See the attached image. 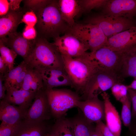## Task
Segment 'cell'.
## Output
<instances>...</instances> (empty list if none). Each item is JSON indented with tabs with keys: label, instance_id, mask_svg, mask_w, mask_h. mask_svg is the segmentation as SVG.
<instances>
[{
	"label": "cell",
	"instance_id": "3",
	"mask_svg": "<svg viewBox=\"0 0 136 136\" xmlns=\"http://www.w3.org/2000/svg\"><path fill=\"white\" fill-rule=\"evenodd\" d=\"M27 66L39 72L49 68H63L61 54L46 39L37 37L33 48L23 60Z\"/></svg>",
	"mask_w": 136,
	"mask_h": 136
},
{
	"label": "cell",
	"instance_id": "14",
	"mask_svg": "<svg viewBox=\"0 0 136 136\" xmlns=\"http://www.w3.org/2000/svg\"><path fill=\"white\" fill-rule=\"evenodd\" d=\"M103 13L132 20L136 15V0H108Z\"/></svg>",
	"mask_w": 136,
	"mask_h": 136
},
{
	"label": "cell",
	"instance_id": "34",
	"mask_svg": "<svg viewBox=\"0 0 136 136\" xmlns=\"http://www.w3.org/2000/svg\"><path fill=\"white\" fill-rule=\"evenodd\" d=\"M128 91L132 104L131 117L135 119H136V90L128 89Z\"/></svg>",
	"mask_w": 136,
	"mask_h": 136
},
{
	"label": "cell",
	"instance_id": "21",
	"mask_svg": "<svg viewBox=\"0 0 136 136\" xmlns=\"http://www.w3.org/2000/svg\"><path fill=\"white\" fill-rule=\"evenodd\" d=\"M44 121L23 120L17 126L14 136H44L47 132V128Z\"/></svg>",
	"mask_w": 136,
	"mask_h": 136
},
{
	"label": "cell",
	"instance_id": "5",
	"mask_svg": "<svg viewBox=\"0 0 136 136\" xmlns=\"http://www.w3.org/2000/svg\"><path fill=\"white\" fill-rule=\"evenodd\" d=\"M66 33L75 37L91 52H94L105 47L108 41V38L99 28L91 24L75 23L70 26Z\"/></svg>",
	"mask_w": 136,
	"mask_h": 136
},
{
	"label": "cell",
	"instance_id": "11",
	"mask_svg": "<svg viewBox=\"0 0 136 136\" xmlns=\"http://www.w3.org/2000/svg\"><path fill=\"white\" fill-rule=\"evenodd\" d=\"M52 116L45 88L37 92L28 109L24 121L40 122L50 119Z\"/></svg>",
	"mask_w": 136,
	"mask_h": 136
},
{
	"label": "cell",
	"instance_id": "31",
	"mask_svg": "<svg viewBox=\"0 0 136 136\" xmlns=\"http://www.w3.org/2000/svg\"><path fill=\"white\" fill-rule=\"evenodd\" d=\"M37 21V17L36 14L32 11L25 12L22 20V22L24 23L26 25L32 27H35Z\"/></svg>",
	"mask_w": 136,
	"mask_h": 136
},
{
	"label": "cell",
	"instance_id": "42",
	"mask_svg": "<svg viewBox=\"0 0 136 136\" xmlns=\"http://www.w3.org/2000/svg\"><path fill=\"white\" fill-rule=\"evenodd\" d=\"M96 125L95 128L91 136H103L99 128Z\"/></svg>",
	"mask_w": 136,
	"mask_h": 136
},
{
	"label": "cell",
	"instance_id": "27",
	"mask_svg": "<svg viewBox=\"0 0 136 136\" xmlns=\"http://www.w3.org/2000/svg\"><path fill=\"white\" fill-rule=\"evenodd\" d=\"M0 56L7 65L10 71L14 67L15 60L17 54L12 49L9 48L0 42Z\"/></svg>",
	"mask_w": 136,
	"mask_h": 136
},
{
	"label": "cell",
	"instance_id": "35",
	"mask_svg": "<svg viewBox=\"0 0 136 136\" xmlns=\"http://www.w3.org/2000/svg\"><path fill=\"white\" fill-rule=\"evenodd\" d=\"M96 124L99 128L103 136H115L103 121H99L96 123Z\"/></svg>",
	"mask_w": 136,
	"mask_h": 136
},
{
	"label": "cell",
	"instance_id": "16",
	"mask_svg": "<svg viewBox=\"0 0 136 136\" xmlns=\"http://www.w3.org/2000/svg\"><path fill=\"white\" fill-rule=\"evenodd\" d=\"M27 111L19 107L7 102L4 99L0 102V120L8 125L16 126L23 121Z\"/></svg>",
	"mask_w": 136,
	"mask_h": 136
},
{
	"label": "cell",
	"instance_id": "37",
	"mask_svg": "<svg viewBox=\"0 0 136 136\" xmlns=\"http://www.w3.org/2000/svg\"><path fill=\"white\" fill-rule=\"evenodd\" d=\"M121 84V83L116 84L111 88L112 94L117 100L120 101L122 99L120 89Z\"/></svg>",
	"mask_w": 136,
	"mask_h": 136
},
{
	"label": "cell",
	"instance_id": "44",
	"mask_svg": "<svg viewBox=\"0 0 136 136\" xmlns=\"http://www.w3.org/2000/svg\"><path fill=\"white\" fill-rule=\"evenodd\" d=\"M134 78V79L136 80V77Z\"/></svg>",
	"mask_w": 136,
	"mask_h": 136
},
{
	"label": "cell",
	"instance_id": "12",
	"mask_svg": "<svg viewBox=\"0 0 136 136\" xmlns=\"http://www.w3.org/2000/svg\"><path fill=\"white\" fill-rule=\"evenodd\" d=\"M77 108L89 122L95 123L105 120V106L104 101L98 96L85 100L79 101Z\"/></svg>",
	"mask_w": 136,
	"mask_h": 136
},
{
	"label": "cell",
	"instance_id": "41",
	"mask_svg": "<svg viewBox=\"0 0 136 136\" xmlns=\"http://www.w3.org/2000/svg\"><path fill=\"white\" fill-rule=\"evenodd\" d=\"M129 128L130 133L133 136H136V121L131 122L130 127Z\"/></svg>",
	"mask_w": 136,
	"mask_h": 136
},
{
	"label": "cell",
	"instance_id": "13",
	"mask_svg": "<svg viewBox=\"0 0 136 136\" xmlns=\"http://www.w3.org/2000/svg\"><path fill=\"white\" fill-rule=\"evenodd\" d=\"M35 40H27L23 37L22 33L16 31L10 34L5 38L0 39V42L12 49L24 60L32 51Z\"/></svg>",
	"mask_w": 136,
	"mask_h": 136
},
{
	"label": "cell",
	"instance_id": "43",
	"mask_svg": "<svg viewBox=\"0 0 136 136\" xmlns=\"http://www.w3.org/2000/svg\"><path fill=\"white\" fill-rule=\"evenodd\" d=\"M127 86L128 89H130L136 90V80L134 79L130 84Z\"/></svg>",
	"mask_w": 136,
	"mask_h": 136
},
{
	"label": "cell",
	"instance_id": "25",
	"mask_svg": "<svg viewBox=\"0 0 136 136\" xmlns=\"http://www.w3.org/2000/svg\"><path fill=\"white\" fill-rule=\"evenodd\" d=\"M120 75L123 79L128 77H136V53L133 55L126 54L125 56Z\"/></svg>",
	"mask_w": 136,
	"mask_h": 136
},
{
	"label": "cell",
	"instance_id": "32",
	"mask_svg": "<svg viewBox=\"0 0 136 136\" xmlns=\"http://www.w3.org/2000/svg\"><path fill=\"white\" fill-rule=\"evenodd\" d=\"M17 125H10L1 122L0 125V136H14Z\"/></svg>",
	"mask_w": 136,
	"mask_h": 136
},
{
	"label": "cell",
	"instance_id": "17",
	"mask_svg": "<svg viewBox=\"0 0 136 136\" xmlns=\"http://www.w3.org/2000/svg\"><path fill=\"white\" fill-rule=\"evenodd\" d=\"M101 95L104 102L106 125L115 136H120L121 124L118 112L111 102L108 93L104 92Z\"/></svg>",
	"mask_w": 136,
	"mask_h": 136
},
{
	"label": "cell",
	"instance_id": "2",
	"mask_svg": "<svg viewBox=\"0 0 136 136\" xmlns=\"http://www.w3.org/2000/svg\"><path fill=\"white\" fill-rule=\"evenodd\" d=\"M87 52L84 56L76 58L61 55L63 68L71 81V87L82 96L88 80L99 68L88 56Z\"/></svg>",
	"mask_w": 136,
	"mask_h": 136
},
{
	"label": "cell",
	"instance_id": "1",
	"mask_svg": "<svg viewBox=\"0 0 136 136\" xmlns=\"http://www.w3.org/2000/svg\"><path fill=\"white\" fill-rule=\"evenodd\" d=\"M35 13L38 19L35 26L37 37L47 40L50 38L54 39L62 33H65L70 27L62 17L58 6V0H51Z\"/></svg>",
	"mask_w": 136,
	"mask_h": 136
},
{
	"label": "cell",
	"instance_id": "40",
	"mask_svg": "<svg viewBox=\"0 0 136 136\" xmlns=\"http://www.w3.org/2000/svg\"><path fill=\"white\" fill-rule=\"evenodd\" d=\"M9 71L7 65L2 57L0 56V74L4 75Z\"/></svg>",
	"mask_w": 136,
	"mask_h": 136
},
{
	"label": "cell",
	"instance_id": "10",
	"mask_svg": "<svg viewBox=\"0 0 136 136\" xmlns=\"http://www.w3.org/2000/svg\"><path fill=\"white\" fill-rule=\"evenodd\" d=\"M52 43L61 54L73 58L84 56L89 48L71 34L66 33L53 39Z\"/></svg>",
	"mask_w": 136,
	"mask_h": 136
},
{
	"label": "cell",
	"instance_id": "30",
	"mask_svg": "<svg viewBox=\"0 0 136 136\" xmlns=\"http://www.w3.org/2000/svg\"><path fill=\"white\" fill-rule=\"evenodd\" d=\"M51 0H23V6L22 8L26 12L32 11L35 13L45 7Z\"/></svg>",
	"mask_w": 136,
	"mask_h": 136
},
{
	"label": "cell",
	"instance_id": "18",
	"mask_svg": "<svg viewBox=\"0 0 136 136\" xmlns=\"http://www.w3.org/2000/svg\"><path fill=\"white\" fill-rule=\"evenodd\" d=\"M26 12L22 7L20 10H9L5 15L0 17V39L7 37L10 34L16 32L17 28Z\"/></svg>",
	"mask_w": 136,
	"mask_h": 136
},
{
	"label": "cell",
	"instance_id": "24",
	"mask_svg": "<svg viewBox=\"0 0 136 136\" xmlns=\"http://www.w3.org/2000/svg\"><path fill=\"white\" fill-rule=\"evenodd\" d=\"M51 130L57 136H74L71 122L65 117L56 119Z\"/></svg>",
	"mask_w": 136,
	"mask_h": 136
},
{
	"label": "cell",
	"instance_id": "36",
	"mask_svg": "<svg viewBox=\"0 0 136 136\" xmlns=\"http://www.w3.org/2000/svg\"><path fill=\"white\" fill-rule=\"evenodd\" d=\"M10 10L9 4V1L0 0V17L6 15Z\"/></svg>",
	"mask_w": 136,
	"mask_h": 136
},
{
	"label": "cell",
	"instance_id": "38",
	"mask_svg": "<svg viewBox=\"0 0 136 136\" xmlns=\"http://www.w3.org/2000/svg\"><path fill=\"white\" fill-rule=\"evenodd\" d=\"M22 0H10L9 1L10 10L14 11H17L21 9L22 8L20 6V4Z\"/></svg>",
	"mask_w": 136,
	"mask_h": 136
},
{
	"label": "cell",
	"instance_id": "33",
	"mask_svg": "<svg viewBox=\"0 0 136 136\" xmlns=\"http://www.w3.org/2000/svg\"><path fill=\"white\" fill-rule=\"evenodd\" d=\"M22 35L24 38L29 40L35 39L37 37V32L35 27L26 25Z\"/></svg>",
	"mask_w": 136,
	"mask_h": 136
},
{
	"label": "cell",
	"instance_id": "15",
	"mask_svg": "<svg viewBox=\"0 0 136 136\" xmlns=\"http://www.w3.org/2000/svg\"><path fill=\"white\" fill-rule=\"evenodd\" d=\"M39 72L46 90L59 86H72L71 81L64 68L47 69Z\"/></svg>",
	"mask_w": 136,
	"mask_h": 136
},
{
	"label": "cell",
	"instance_id": "19",
	"mask_svg": "<svg viewBox=\"0 0 136 136\" xmlns=\"http://www.w3.org/2000/svg\"><path fill=\"white\" fill-rule=\"evenodd\" d=\"M37 93L24 90L10 89L6 91L4 99L9 103L20 107L27 111Z\"/></svg>",
	"mask_w": 136,
	"mask_h": 136
},
{
	"label": "cell",
	"instance_id": "45",
	"mask_svg": "<svg viewBox=\"0 0 136 136\" xmlns=\"http://www.w3.org/2000/svg\"></svg>",
	"mask_w": 136,
	"mask_h": 136
},
{
	"label": "cell",
	"instance_id": "4",
	"mask_svg": "<svg viewBox=\"0 0 136 136\" xmlns=\"http://www.w3.org/2000/svg\"><path fill=\"white\" fill-rule=\"evenodd\" d=\"M52 115L56 119L65 117L70 109L77 107L81 98L76 92L66 89L46 90Z\"/></svg>",
	"mask_w": 136,
	"mask_h": 136
},
{
	"label": "cell",
	"instance_id": "7",
	"mask_svg": "<svg viewBox=\"0 0 136 136\" xmlns=\"http://www.w3.org/2000/svg\"><path fill=\"white\" fill-rule=\"evenodd\" d=\"M85 22L97 26L108 39L134 26L132 20L103 13L88 17Z\"/></svg>",
	"mask_w": 136,
	"mask_h": 136
},
{
	"label": "cell",
	"instance_id": "29",
	"mask_svg": "<svg viewBox=\"0 0 136 136\" xmlns=\"http://www.w3.org/2000/svg\"><path fill=\"white\" fill-rule=\"evenodd\" d=\"M108 0H78L81 13L89 12L94 8L102 9Z\"/></svg>",
	"mask_w": 136,
	"mask_h": 136
},
{
	"label": "cell",
	"instance_id": "26",
	"mask_svg": "<svg viewBox=\"0 0 136 136\" xmlns=\"http://www.w3.org/2000/svg\"><path fill=\"white\" fill-rule=\"evenodd\" d=\"M27 65L23 60L4 75V84L6 91L10 89L20 74L27 68Z\"/></svg>",
	"mask_w": 136,
	"mask_h": 136
},
{
	"label": "cell",
	"instance_id": "22",
	"mask_svg": "<svg viewBox=\"0 0 136 136\" xmlns=\"http://www.w3.org/2000/svg\"><path fill=\"white\" fill-rule=\"evenodd\" d=\"M78 113L69 118L74 136H91L96 125L88 121L78 109Z\"/></svg>",
	"mask_w": 136,
	"mask_h": 136
},
{
	"label": "cell",
	"instance_id": "20",
	"mask_svg": "<svg viewBox=\"0 0 136 136\" xmlns=\"http://www.w3.org/2000/svg\"><path fill=\"white\" fill-rule=\"evenodd\" d=\"M58 6L63 20L71 26L74 25V18L81 13V9L78 0H58Z\"/></svg>",
	"mask_w": 136,
	"mask_h": 136
},
{
	"label": "cell",
	"instance_id": "39",
	"mask_svg": "<svg viewBox=\"0 0 136 136\" xmlns=\"http://www.w3.org/2000/svg\"><path fill=\"white\" fill-rule=\"evenodd\" d=\"M4 75L0 74V99H4L6 96V89L4 84Z\"/></svg>",
	"mask_w": 136,
	"mask_h": 136
},
{
	"label": "cell",
	"instance_id": "6",
	"mask_svg": "<svg viewBox=\"0 0 136 136\" xmlns=\"http://www.w3.org/2000/svg\"><path fill=\"white\" fill-rule=\"evenodd\" d=\"M123 80L117 74L99 67L88 81L82 98L85 100L98 96L115 84L121 83Z\"/></svg>",
	"mask_w": 136,
	"mask_h": 136
},
{
	"label": "cell",
	"instance_id": "28",
	"mask_svg": "<svg viewBox=\"0 0 136 136\" xmlns=\"http://www.w3.org/2000/svg\"><path fill=\"white\" fill-rule=\"evenodd\" d=\"M120 102L122 105L121 119L124 125L129 128L130 126L131 122V102L128 94L127 97Z\"/></svg>",
	"mask_w": 136,
	"mask_h": 136
},
{
	"label": "cell",
	"instance_id": "9",
	"mask_svg": "<svg viewBox=\"0 0 136 136\" xmlns=\"http://www.w3.org/2000/svg\"><path fill=\"white\" fill-rule=\"evenodd\" d=\"M104 47L129 55H134L136 53V26L109 38Z\"/></svg>",
	"mask_w": 136,
	"mask_h": 136
},
{
	"label": "cell",
	"instance_id": "8",
	"mask_svg": "<svg viewBox=\"0 0 136 136\" xmlns=\"http://www.w3.org/2000/svg\"><path fill=\"white\" fill-rule=\"evenodd\" d=\"M126 54L105 47L87 53L88 57L96 62L99 67L114 73L120 77L122 61Z\"/></svg>",
	"mask_w": 136,
	"mask_h": 136
},
{
	"label": "cell",
	"instance_id": "23",
	"mask_svg": "<svg viewBox=\"0 0 136 136\" xmlns=\"http://www.w3.org/2000/svg\"><path fill=\"white\" fill-rule=\"evenodd\" d=\"M45 88L40 73L27 66L26 73L21 89L33 93H37Z\"/></svg>",
	"mask_w": 136,
	"mask_h": 136
}]
</instances>
